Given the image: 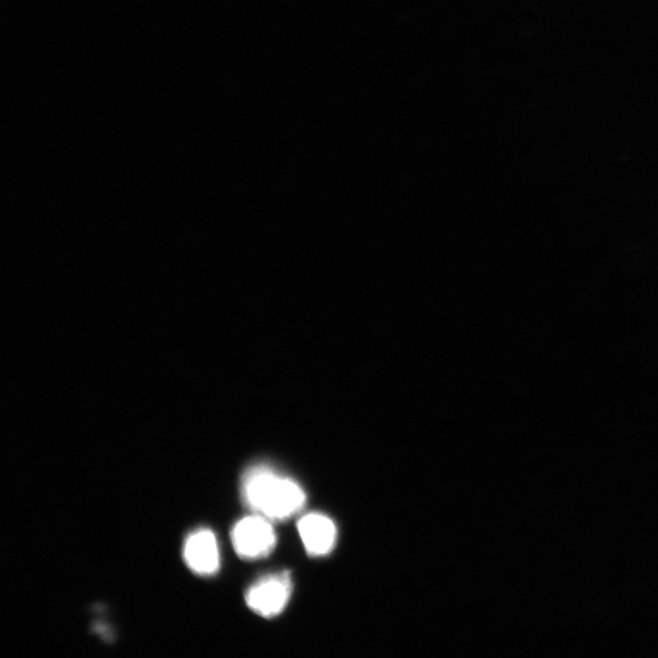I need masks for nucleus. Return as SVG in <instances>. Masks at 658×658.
Instances as JSON below:
<instances>
[{"mask_svg":"<svg viewBox=\"0 0 658 658\" xmlns=\"http://www.w3.org/2000/svg\"><path fill=\"white\" fill-rule=\"evenodd\" d=\"M244 495L250 509L270 521L293 517L306 503L305 492L296 482L265 466L252 467L246 473Z\"/></svg>","mask_w":658,"mask_h":658,"instance_id":"1","label":"nucleus"},{"mask_svg":"<svg viewBox=\"0 0 658 658\" xmlns=\"http://www.w3.org/2000/svg\"><path fill=\"white\" fill-rule=\"evenodd\" d=\"M233 541L241 559L257 560L270 555L277 538L270 519L257 515L246 517L236 525Z\"/></svg>","mask_w":658,"mask_h":658,"instance_id":"2","label":"nucleus"},{"mask_svg":"<svg viewBox=\"0 0 658 658\" xmlns=\"http://www.w3.org/2000/svg\"><path fill=\"white\" fill-rule=\"evenodd\" d=\"M292 591L290 573L265 576L249 589L246 596L247 605L262 617H276L282 614L290 603Z\"/></svg>","mask_w":658,"mask_h":658,"instance_id":"3","label":"nucleus"},{"mask_svg":"<svg viewBox=\"0 0 658 658\" xmlns=\"http://www.w3.org/2000/svg\"><path fill=\"white\" fill-rule=\"evenodd\" d=\"M298 532L310 557H325L337 542L336 525L325 515L310 514L300 519Z\"/></svg>","mask_w":658,"mask_h":658,"instance_id":"4","label":"nucleus"},{"mask_svg":"<svg viewBox=\"0 0 658 658\" xmlns=\"http://www.w3.org/2000/svg\"><path fill=\"white\" fill-rule=\"evenodd\" d=\"M184 560L196 574L212 575L219 568L217 540L211 530H199L192 535L184 546Z\"/></svg>","mask_w":658,"mask_h":658,"instance_id":"5","label":"nucleus"}]
</instances>
